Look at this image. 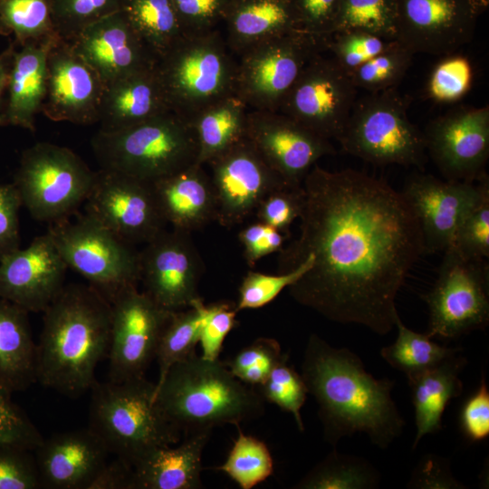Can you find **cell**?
<instances>
[{"mask_svg":"<svg viewBox=\"0 0 489 489\" xmlns=\"http://www.w3.org/2000/svg\"><path fill=\"white\" fill-rule=\"evenodd\" d=\"M289 236V234L259 221L246 225L238 234V239L244 247V256L250 267L263 257L279 253Z\"/></svg>","mask_w":489,"mask_h":489,"instance_id":"obj_55","label":"cell"},{"mask_svg":"<svg viewBox=\"0 0 489 489\" xmlns=\"http://www.w3.org/2000/svg\"><path fill=\"white\" fill-rule=\"evenodd\" d=\"M488 260L466 259L448 247L432 289L422 296L428 306L427 334L453 339L484 330L489 322Z\"/></svg>","mask_w":489,"mask_h":489,"instance_id":"obj_12","label":"cell"},{"mask_svg":"<svg viewBox=\"0 0 489 489\" xmlns=\"http://www.w3.org/2000/svg\"><path fill=\"white\" fill-rule=\"evenodd\" d=\"M238 427L225 461L215 469L225 474L241 489H252L273 473V459L266 444Z\"/></svg>","mask_w":489,"mask_h":489,"instance_id":"obj_39","label":"cell"},{"mask_svg":"<svg viewBox=\"0 0 489 489\" xmlns=\"http://www.w3.org/2000/svg\"><path fill=\"white\" fill-rule=\"evenodd\" d=\"M68 267L46 232L0 260V297L43 312L62 290Z\"/></svg>","mask_w":489,"mask_h":489,"instance_id":"obj_23","label":"cell"},{"mask_svg":"<svg viewBox=\"0 0 489 489\" xmlns=\"http://www.w3.org/2000/svg\"><path fill=\"white\" fill-rule=\"evenodd\" d=\"M91 144L101 168L149 183L198 163L193 124L172 110L122 129H99Z\"/></svg>","mask_w":489,"mask_h":489,"instance_id":"obj_7","label":"cell"},{"mask_svg":"<svg viewBox=\"0 0 489 489\" xmlns=\"http://www.w3.org/2000/svg\"><path fill=\"white\" fill-rule=\"evenodd\" d=\"M485 1L489 3V0H485Z\"/></svg>","mask_w":489,"mask_h":489,"instance_id":"obj_61","label":"cell"},{"mask_svg":"<svg viewBox=\"0 0 489 489\" xmlns=\"http://www.w3.org/2000/svg\"><path fill=\"white\" fill-rule=\"evenodd\" d=\"M326 38L295 30L249 47L236 56L235 95L249 110H278L305 65L326 50Z\"/></svg>","mask_w":489,"mask_h":489,"instance_id":"obj_11","label":"cell"},{"mask_svg":"<svg viewBox=\"0 0 489 489\" xmlns=\"http://www.w3.org/2000/svg\"><path fill=\"white\" fill-rule=\"evenodd\" d=\"M59 38L28 42L18 46L0 109V126H15L35 130V118L41 112L47 85V57Z\"/></svg>","mask_w":489,"mask_h":489,"instance_id":"obj_27","label":"cell"},{"mask_svg":"<svg viewBox=\"0 0 489 489\" xmlns=\"http://www.w3.org/2000/svg\"><path fill=\"white\" fill-rule=\"evenodd\" d=\"M109 380L121 382L145 377L156 357L162 331L172 313L158 305L138 286L110 302Z\"/></svg>","mask_w":489,"mask_h":489,"instance_id":"obj_15","label":"cell"},{"mask_svg":"<svg viewBox=\"0 0 489 489\" xmlns=\"http://www.w3.org/2000/svg\"><path fill=\"white\" fill-rule=\"evenodd\" d=\"M85 213L121 240L147 244L167 229L151 184L101 168L84 202Z\"/></svg>","mask_w":489,"mask_h":489,"instance_id":"obj_14","label":"cell"},{"mask_svg":"<svg viewBox=\"0 0 489 489\" xmlns=\"http://www.w3.org/2000/svg\"><path fill=\"white\" fill-rule=\"evenodd\" d=\"M36 344L37 382L70 397L91 389L108 356L111 307L90 284H65L43 312Z\"/></svg>","mask_w":489,"mask_h":489,"instance_id":"obj_3","label":"cell"},{"mask_svg":"<svg viewBox=\"0 0 489 489\" xmlns=\"http://www.w3.org/2000/svg\"><path fill=\"white\" fill-rule=\"evenodd\" d=\"M474 70L470 60L456 53L442 56L433 67L426 84L428 99L438 103L460 101L471 89Z\"/></svg>","mask_w":489,"mask_h":489,"instance_id":"obj_44","label":"cell"},{"mask_svg":"<svg viewBox=\"0 0 489 489\" xmlns=\"http://www.w3.org/2000/svg\"><path fill=\"white\" fill-rule=\"evenodd\" d=\"M155 402L168 421L187 435L240 425L264 412L257 391L235 378L223 361L196 352L174 364L156 384Z\"/></svg>","mask_w":489,"mask_h":489,"instance_id":"obj_4","label":"cell"},{"mask_svg":"<svg viewBox=\"0 0 489 489\" xmlns=\"http://www.w3.org/2000/svg\"><path fill=\"white\" fill-rule=\"evenodd\" d=\"M289 356L281 360L265 381L257 387L263 399L291 413L298 429L304 431L301 409L308 394L306 384L300 373L288 364Z\"/></svg>","mask_w":489,"mask_h":489,"instance_id":"obj_42","label":"cell"},{"mask_svg":"<svg viewBox=\"0 0 489 489\" xmlns=\"http://www.w3.org/2000/svg\"><path fill=\"white\" fill-rule=\"evenodd\" d=\"M347 30L396 41V0H341L333 33Z\"/></svg>","mask_w":489,"mask_h":489,"instance_id":"obj_40","label":"cell"},{"mask_svg":"<svg viewBox=\"0 0 489 489\" xmlns=\"http://www.w3.org/2000/svg\"><path fill=\"white\" fill-rule=\"evenodd\" d=\"M211 433H190L177 446H160L145 454L133 465L134 488H202V456Z\"/></svg>","mask_w":489,"mask_h":489,"instance_id":"obj_28","label":"cell"},{"mask_svg":"<svg viewBox=\"0 0 489 489\" xmlns=\"http://www.w3.org/2000/svg\"><path fill=\"white\" fill-rule=\"evenodd\" d=\"M466 363V359L458 352L435 368L408 379L417 427L413 449L424 436L442 428V417L446 406L463 392L459 374Z\"/></svg>","mask_w":489,"mask_h":489,"instance_id":"obj_32","label":"cell"},{"mask_svg":"<svg viewBox=\"0 0 489 489\" xmlns=\"http://www.w3.org/2000/svg\"><path fill=\"white\" fill-rule=\"evenodd\" d=\"M245 137L292 187H302L320 158L336 154L330 139L278 110H249Z\"/></svg>","mask_w":489,"mask_h":489,"instance_id":"obj_20","label":"cell"},{"mask_svg":"<svg viewBox=\"0 0 489 489\" xmlns=\"http://www.w3.org/2000/svg\"><path fill=\"white\" fill-rule=\"evenodd\" d=\"M313 258L307 255L294 269L277 274L248 272L238 288L236 310L258 309L273 301L280 292L293 284L312 266Z\"/></svg>","mask_w":489,"mask_h":489,"instance_id":"obj_46","label":"cell"},{"mask_svg":"<svg viewBox=\"0 0 489 489\" xmlns=\"http://www.w3.org/2000/svg\"><path fill=\"white\" fill-rule=\"evenodd\" d=\"M0 387V446H14L34 451L43 441L37 427Z\"/></svg>","mask_w":489,"mask_h":489,"instance_id":"obj_49","label":"cell"},{"mask_svg":"<svg viewBox=\"0 0 489 489\" xmlns=\"http://www.w3.org/2000/svg\"><path fill=\"white\" fill-rule=\"evenodd\" d=\"M160 213L172 228L189 232L216 220V201L204 166L191 165L151 182Z\"/></svg>","mask_w":489,"mask_h":489,"instance_id":"obj_26","label":"cell"},{"mask_svg":"<svg viewBox=\"0 0 489 489\" xmlns=\"http://www.w3.org/2000/svg\"><path fill=\"white\" fill-rule=\"evenodd\" d=\"M41 488L88 489L110 454L90 428L43 439L34 450Z\"/></svg>","mask_w":489,"mask_h":489,"instance_id":"obj_25","label":"cell"},{"mask_svg":"<svg viewBox=\"0 0 489 489\" xmlns=\"http://www.w3.org/2000/svg\"><path fill=\"white\" fill-rule=\"evenodd\" d=\"M379 475L366 460L332 451L294 486L298 489H369Z\"/></svg>","mask_w":489,"mask_h":489,"instance_id":"obj_37","label":"cell"},{"mask_svg":"<svg viewBox=\"0 0 489 489\" xmlns=\"http://www.w3.org/2000/svg\"><path fill=\"white\" fill-rule=\"evenodd\" d=\"M237 312L235 304L232 302H220L207 305L198 341L202 350L201 357L218 359L226 336L237 323Z\"/></svg>","mask_w":489,"mask_h":489,"instance_id":"obj_53","label":"cell"},{"mask_svg":"<svg viewBox=\"0 0 489 489\" xmlns=\"http://www.w3.org/2000/svg\"><path fill=\"white\" fill-rule=\"evenodd\" d=\"M120 10L155 58L185 35L172 0H120Z\"/></svg>","mask_w":489,"mask_h":489,"instance_id":"obj_34","label":"cell"},{"mask_svg":"<svg viewBox=\"0 0 489 489\" xmlns=\"http://www.w3.org/2000/svg\"><path fill=\"white\" fill-rule=\"evenodd\" d=\"M60 38L71 41L89 24L120 10V0H51Z\"/></svg>","mask_w":489,"mask_h":489,"instance_id":"obj_48","label":"cell"},{"mask_svg":"<svg viewBox=\"0 0 489 489\" xmlns=\"http://www.w3.org/2000/svg\"><path fill=\"white\" fill-rule=\"evenodd\" d=\"M28 313L0 297V387L10 393L37 382L36 343Z\"/></svg>","mask_w":489,"mask_h":489,"instance_id":"obj_31","label":"cell"},{"mask_svg":"<svg viewBox=\"0 0 489 489\" xmlns=\"http://www.w3.org/2000/svg\"><path fill=\"white\" fill-rule=\"evenodd\" d=\"M298 237L278 255L277 272L312 266L288 287L292 298L324 318L388 334L396 298L424 254L418 221L401 192L382 179L315 164L302 182Z\"/></svg>","mask_w":489,"mask_h":489,"instance_id":"obj_1","label":"cell"},{"mask_svg":"<svg viewBox=\"0 0 489 489\" xmlns=\"http://www.w3.org/2000/svg\"><path fill=\"white\" fill-rule=\"evenodd\" d=\"M247 106L229 96L205 108L191 120L198 142V159L206 165L213 158L245 138Z\"/></svg>","mask_w":489,"mask_h":489,"instance_id":"obj_33","label":"cell"},{"mask_svg":"<svg viewBox=\"0 0 489 489\" xmlns=\"http://www.w3.org/2000/svg\"><path fill=\"white\" fill-rule=\"evenodd\" d=\"M14 50L15 44L14 43L0 54V103L4 100L8 85Z\"/></svg>","mask_w":489,"mask_h":489,"instance_id":"obj_60","label":"cell"},{"mask_svg":"<svg viewBox=\"0 0 489 489\" xmlns=\"http://www.w3.org/2000/svg\"><path fill=\"white\" fill-rule=\"evenodd\" d=\"M95 173L72 149L38 142L23 152L13 184L31 216L52 224L78 212Z\"/></svg>","mask_w":489,"mask_h":489,"instance_id":"obj_10","label":"cell"},{"mask_svg":"<svg viewBox=\"0 0 489 489\" xmlns=\"http://www.w3.org/2000/svg\"><path fill=\"white\" fill-rule=\"evenodd\" d=\"M397 41L360 30L340 31L327 36L325 46L350 75L360 65L392 47Z\"/></svg>","mask_w":489,"mask_h":489,"instance_id":"obj_45","label":"cell"},{"mask_svg":"<svg viewBox=\"0 0 489 489\" xmlns=\"http://www.w3.org/2000/svg\"><path fill=\"white\" fill-rule=\"evenodd\" d=\"M207 305L201 298L190 307L172 312L160 336L156 357L159 383L168 369L179 360L196 352Z\"/></svg>","mask_w":489,"mask_h":489,"instance_id":"obj_36","label":"cell"},{"mask_svg":"<svg viewBox=\"0 0 489 489\" xmlns=\"http://www.w3.org/2000/svg\"><path fill=\"white\" fill-rule=\"evenodd\" d=\"M410 101L398 88L357 99L337 139L342 150L374 166L424 169L425 139L408 118Z\"/></svg>","mask_w":489,"mask_h":489,"instance_id":"obj_8","label":"cell"},{"mask_svg":"<svg viewBox=\"0 0 489 489\" xmlns=\"http://www.w3.org/2000/svg\"><path fill=\"white\" fill-rule=\"evenodd\" d=\"M299 28L318 37L331 35L341 0H288Z\"/></svg>","mask_w":489,"mask_h":489,"instance_id":"obj_54","label":"cell"},{"mask_svg":"<svg viewBox=\"0 0 489 489\" xmlns=\"http://www.w3.org/2000/svg\"><path fill=\"white\" fill-rule=\"evenodd\" d=\"M463 434L470 442H480L489 436V389L482 378L477 390L464 403L459 417Z\"/></svg>","mask_w":489,"mask_h":489,"instance_id":"obj_57","label":"cell"},{"mask_svg":"<svg viewBox=\"0 0 489 489\" xmlns=\"http://www.w3.org/2000/svg\"><path fill=\"white\" fill-rule=\"evenodd\" d=\"M88 489H135L133 465L117 456L108 460Z\"/></svg>","mask_w":489,"mask_h":489,"instance_id":"obj_59","label":"cell"},{"mask_svg":"<svg viewBox=\"0 0 489 489\" xmlns=\"http://www.w3.org/2000/svg\"><path fill=\"white\" fill-rule=\"evenodd\" d=\"M67 42L99 74L105 86L152 68L156 60L120 10L89 24Z\"/></svg>","mask_w":489,"mask_h":489,"instance_id":"obj_24","label":"cell"},{"mask_svg":"<svg viewBox=\"0 0 489 489\" xmlns=\"http://www.w3.org/2000/svg\"><path fill=\"white\" fill-rule=\"evenodd\" d=\"M105 85L99 74L57 39L47 57V85L41 112L53 121L90 125L99 121Z\"/></svg>","mask_w":489,"mask_h":489,"instance_id":"obj_22","label":"cell"},{"mask_svg":"<svg viewBox=\"0 0 489 489\" xmlns=\"http://www.w3.org/2000/svg\"><path fill=\"white\" fill-rule=\"evenodd\" d=\"M222 25L235 57L256 43L301 30L288 0H233Z\"/></svg>","mask_w":489,"mask_h":489,"instance_id":"obj_30","label":"cell"},{"mask_svg":"<svg viewBox=\"0 0 489 489\" xmlns=\"http://www.w3.org/2000/svg\"><path fill=\"white\" fill-rule=\"evenodd\" d=\"M156 384L145 377L97 382L91 388L89 427L110 454L134 465L154 448L172 446L177 430L155 402Z\"/></svg>","mask_w":489,"mask_h":489,"instance_id":"obj_6","label":"cell"},{"mask_svg":"<svg viewBox=\"0 0 489 489\" xmlns=\"http://www.w3.org/2000/svg\"><path fill=\"white\" fill-rule=\"evenodd\" d=\"M426 150L445 179L475 182L489 158V106H457L431 120Z\"/></svg>","mask_w":489,"mask_h":489,"instance_id":"obj_18","label":"cell"},{"mask_svg":"<svg viewBox=\"0 0 489 489\" xmlns=\"http://www.w3.org/2000/svg\"><path fill=\"white\" fill-rule=\"evenodd\" d=\"M304 205L302 187H284L267 194L257 206L254 213L259 222L289 234L292 223L300 218Z\"/></svg>","mask_w":489,"mask_h":489,"instance_id":"obj_50","label":"cell"},{"mask_svg":"<svg viewBox=\"0 0 489 489\" xmlns=\"http://www.w3.org/2000/svg\"><path fill=\"white\" fill-rule=\"evenodd\" d=\"M485 0H396V41L413 54L446 56L474 37Z\"/></svg>","mask_w":489,"mask_h":489,"instance_id":"obj_16","label":"cell"},{"mask_svg":"<svg viewBox=\"0 0 489 489\" xmlns=\"http://www.w3.org/2000/svg\"><path fill=\"white\" fill-rule=\"evenodd\" d=\"M0 34H12L15 45L60 38L51 0H0Z\"/></svg>","mask_w":489,"mask_h":489,"instance_id":"obj_38","label":"cell"},{"mask_svg":"<svg viewBox=\"0 0 489 489\" xmlns=\"http://www.w3.org/2000/svg\"><path fill=\"white\" fill-rule=\"evenodd\" d=\"M350 75L336 61L315 55L303 68L278 111L331 139L340 136L357 100Z\"/></svg>","mask_w":489,"mask_h":489,"instance_id":"obj_13","label":"cell"},{"mask_svg":"<svg viewBox=\"0 0 489 489\" xmlns=\"http://www.w3.org/2000/svg\"><path fill=\"white\" fill-rule=\"evenodd\" d=\"M414 54L398 42L392 47L369 60L351 74L357 89L369 93L398 88L412 63Z\"/></svg>","mask_w":489,"mask_h":489,"instance_id":"obj_41","label":"cell"},{"mask_svg":"<svg viewBox=\"0 0 489 489\" xmlns=\"http://www.w3.org/2000/svg\"><path fill=\"white\" fill-rule=\"evenodd\" d=\"M154 71L169 110L189 121L235 95L237 59L220 29L183 35L156 58Z\"/></svg>","mask_w":489,"mask_h":489,"instance_id":"obj_5","label":"cell"},{"mask_svg":"<svg viewBox=\"0 0 489 489\" xmlns=\"http://www.w3.org/2000/svg\"><path fill=\"white\" fill-rule=\"evenodd\" d=\"M466 259L489 258V187L464 215L449 246Z\"/></svg>","mask_w":489,"mask_h":489,"instance_id":"obj_47","label":"cell"},{"mask_svg":"<svg viewBox=\"0 0 489 489\" xmlns=\"http://www.w3.org/2000/svg\"><path fill=\"white\" fill-rule=\"evenodd\" d=\"M170 110L154 66L105 86L99 116L100 130L115 131Z\"/></svg>","mask_w":489,"mask_h":489,"instance_id":"obj_29","label":"cell"},{"mask_svg":"<svg viewBox=\"0 0 489 489\" xmlns=\"http://www.w3.org/2000/svg\"><path fill=\"white\" fill-rule=\"evenodd\" d=\"M34 451L0 446V489L41 488Z\"/></svg>","mask_w":489,"mask_h":489,"instance_id":"obj_52","label":"cell"},{"mask_svg":"<svg viewBox=\"0 0 489 489\" xmlns=\"http://www.w3.org/2000/svg\"><path fill=\"white\" fill-rule=\"evenodd\" d=\"M23 206L13 183H0V260L20 248L19 211Z\"/></svg>","mask_w":489,"mask_h":489,"instance_id":"obj_56","label":"cell"},{"mask_svg":"<svg viewBox=\"0 0 489 489\" xmlns=\"http://www.w3.org/2000/svg\"><path fill=\"white\" fill-rule=\"evenodd\" d=\"M417 488H463L451 475L448 465L437 456H427L419 463L410 483Z\"/></svg>","mask_w":489,"mask_h":489,"instance_id":"obj_58","label":"cell"},{"mask_svg":"<svg viewBox=\"0 0 489 489\" xmlns=\"http://www.w3.org/2000/svg\"><path fill=\"white\" fill-rule=\"evenodd\" d=\"M398 329L396 341L383 347L381 357L394 369L403 372L410 379L436 366L447 358L461 351L458 348L441 346L432 340L427 333L422 334L408 329L396 319Z\"/></svg>","mask_w":489,"mask_h":489,"instance_id":"obj_35","label":"cell"},{"mask_svg":"<svg viewBox=\"0 0 489 489\" xmlns=\"http://www.w3.org/2000/svg\"><path fill=\"white\" fill-rule=\"evenodd\" d=\"M487 187V173L475 182L441 180L421 173L407 178L400 192L418 221L424 253L444 252L451 245L462 217Z\"/></svg>","mask_w":489,"mask_h":489,"instance_id":"obj_21","label":"cell"},{"mask_svg":"<svg viewBox=\"0 0 489 489\" xmlns=\"http://www.w3.org/2000/svg\"><path fill=\"white\" fill-rule=\"evenodd\" d=\"M184 34L208 33L223 24L233 0H172Z\"/></svg>","mask_w":489,"mask_h":489,"instance_id":"obj_51","label":"cell"},{"mask_svg":"<svg viewBox=\"0 0 489 489\" xmlns=\"http://www.w3.org/2000/svg\"><path fill=\"white\" fill-rule=\"evenodd\" d=\"M287 356L282 352L281 345L275 339L260 337L224 363L240 381L257 388Z\"/></svg>","mask_w":489,"mask_h":489,"instance_id":"obj_43","label":"cell"},{"mask_svg":"<svg viewBox=\"0 0 489 489\" xmlns=\"http://www.w3.org/2000/svg\"><path fill=\"white\" fill-rule=\"evenodd\" d=\"M204 271L189 232L165 229L139 252L142 292L169 312L188 308L200 298Z\"/></svg>","mask_w":489,"mask_h":489,"instance_id":"obj_17","label":"cell"},{"mask_svg":"<svg viewBox=\"0 0 489 489\" xmlns=\"http://www.w3.org/2000/svg\"><path fill=\"white\" fill-rule=\"evenodd\" d=\"M47 233L68 268L110 302L139 283V252L86 214L49 224Z\"/></svg>","mask_w":489,"mask_h":489,"instance_id":"obj_9","label":"cell"},{"mask_svg":"<svg viewBox=\"0 0 489 489\" xmlns=\"http://www.w3.org/2000/svg\"><path fill=\"white\" fill-rule=\"evenodd\" d=\"M206 165L216 196V221L225 227L243 223L270 192L290 187L246 137Z\"/></svg>","mask_w":489,"mask_h":489,"instance_id":"obj_19","label":"cell"},{"mask_svg":"<svg viewBox=\"0 0 489 489\" xmlns=\"http://www.w3.org/2000/svg\"><path fill=\"white\" fill-rule=\"evenodd\" d=\"M301 375L319 406L324 438L330 444L360 432L385 449L401 435L405 421L391 396L394 382L374 378L349 349L332 347L311 334Z\"/></svg>","mask_w":489,"mask_h":489,"instance_id":"obj_2","label":"cell"}]
</instances>
